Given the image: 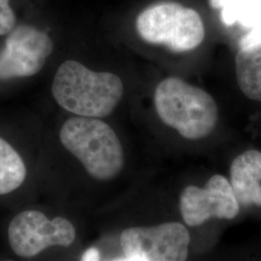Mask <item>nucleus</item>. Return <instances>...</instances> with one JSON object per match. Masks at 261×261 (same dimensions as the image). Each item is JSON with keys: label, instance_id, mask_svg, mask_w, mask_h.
Listing matches in <instances>:
<instances>
[{"label": "nucleus", "instance_id": "6", "mask_svg": "<svg viewBox=\"0 0 261 261\" xmlns=\"http://www.w3.org/2000/svg\"><path fill=\"white\" fill-rule=\"evenodd\" d=\"M190 233L180 223L130 227L120 236L125 257L132 261H186Z\"/></svg>", "mask_w": 261, "mask_h": 261}, {"label": "nucleus", "instance_id": "13", "mask_svg": "<svg viewBox=\"0 0 261 261\" xmlns=\"http://www.w3.org/2000/svg\"><path fill=\"white\" fill-rule=\"evenodd\" d=\"M17 25L18 16L12 0H0V36L8 35Z\"/></svg>", "mask_w": 261, "mask_h": 261}, {"label": "nucleus", "instance_id": "16", "mask_svg": "<svg viewBox=\"0 0 261 261\" xmlns=\"http://www.w3.org/2000/svg\"><path fill=\"white\" fill-rule=\"evenodd\" d=\"M115 261H132L130 259H128V258H125V259H119V260H115Z\"/></svg>", "mask_w": 261, "mask_h": 261}, {"label": "nucleus", "instance_id": "7", "mask_svg": "<svg viewBox=\"0 0 261 261\" xmlns=\"http://www.w3.org/2000/svg\"><path fill=\"white\" fill-rule=\"evenodd\" d=\"M74 225L65 218L48 220L35 210L17 215L9 224L8 240L11 249L21 257H33L51 246L69 247L75 241Z\"/></svg>", "mask_w": 261, "mask_h": 261}, {"label": "nucleus", "instance_id": "9", "mask_svg": "<svg viewBox=\"0 0 261 261\" xmlns=\"http://www.w3.org/2000/svg\"><path fill=\"white\" fill-rule=\"evenodd\" d=\"M261 152L246 151L230 166V185L241 206L261 207Z\"/></svg>", "mask_w": 261, "mask_h": 261}, {"label": "nucleus", "instance_id": "3", "mask_svg": "<svg viewBox=\"0 0 261 261\" xmlns=\"http://www.w3.org/2000/svg\"><path fill=\"white\" fill-rule=\"evenodd\" d=\"M62 145L84 166L94 179L108 181L124 167V151L112 127L100 118L74 116L59 132Z\"/></svg>", "mask_w": 261, "mask_h": 261}, {"label": "nucleus", "instance_id": "12", "mask_svg": "<svg viewBox=\"0 0 261 261\" xmlns=\"http://www.w3.org/2000/svg\"><path fill=\"white\" fill-rule=\"evenodd\" d=\"M222 17L227 25L240 20L243 25L252 28L248 35L261 37V0H227Z\"/></svg>", "mask_w": 261, "mask_h": 261}, {"label": "nucleus", "instance_id": "14", "mask_svg": "<svg viewBox=\"0 0 261 261\" xmlns=\"http://www.w3.org/2000/svg\"><path fill=\"white\" fill-rule=\"evenodd\" d=\"M81 261H100V252L96 248H89L84 252Z\"/></svg>", "mask_w": 261, "mask_h": 261}, {"label": "nucleus", "instance_id": "4", "mask_svg": "<svg viewBox=\"0 0 261 261\" xmlns=\"http://www.w3.org/2000/svg\"><path fill=\"white\" fill-rule=\"evenodd\" d=\"M137 32L144 42L187 53L201 45L204 23L196 10L176 2H161L143 10L136 19Z\"/></svg>", "mask_w": 261, "mask_h": 261}, {"label": "nucleus", "instance_id": "8", "mask_svg": "<svg viewBox=\"0 0 261 261\" xmlns=\"http://www.w3.org/2000/svg\"><path fill=\"white\" fill-rule=\"evenodd\" d=\"M180 211L189 226H199L209 219L231 220L240 209L230 182L221 174L210 178L204 188L188 186L180 196Z\"/></svg>", "mask_w": 261, "mask_h": 261}, {"label": "nucleus", "instance_id": "2", "mask_svg": "<svg viewBox=\"0 0 261 261\" xmlns=\"http://www.w3.org/2000/svg\"><path fill=\"white\" fill-rule=\"evenodd\" d=\"M153 102L161 121L186 140L204 139L218 123L219 109L214 98L180 77L169 76L160 82Z\"/></svg>", "mask_w": 261, "mask_h": 261}, {"label": "nucleus", "instance_id": "11", "mask_svg": "<svg viewBox=\"0 0 261 261\" xmlns=\"http://www.w3.org/2000/svg\"><path fill=\"white\" fill-rule=\"evenodd\" d=\"M27 173L24 162L17 150L0 137V196L21 186Z\"/></svg>", "mask_w": 261, "mask_h": 261}, {"label": "nucleus", "instance_id": "1", "mask_svg": "<svg viewBox=\"0 0 261 261\" xmlns=\"http://www.w3.org/2000/svg\"><path fill=\"white\" fill-rule=\"evenodd\" d=\"M51 93L62 109L75 116L103 118L112 114L124 95L121 79L110 72H95L75 60L58 67Z\"/></svg>", "mask_w": 261, "mask_h": 261}, {"label": "nucleus", "instance_id": "10", "mask_svg": "<svg viewBox=\"0 0 261 261\" xmlns=\"http://www.w3.org/2000/svg\"><path fill=\"white\" fill-rule=\"evenodd\" d=\"M235 74L243 94L261 102V37L243 38L235 57Z\"/></svg>", "mask_w": 261, "mask_h": 261}, {"label": "nucleus", "instance_id": "17", "mask_svg": "<svg viewBox=\"0 0 261 261\" xmlns=\"http://www.w3.org/2000/svg\"><path fill=\"white\" fill-rule=\"evenodd\" d=\"M6 261H14V260H6Z\"/></svg>", "mask_w": 261, "mask_h": 261}, {"label": "nucleus", "instance_id": "15", "mask_svg": "<svg viewBox=\"0 0 261 261\" xmlns=\"http://www.w3.org/2000/svg\"><path fill=\"white\" fill-rule=\"evenodd\" d=\"M210 5L214 9H219V8H224L225 3L227 0H209Z\"/></svg>", "mask_w": 261, "mask_h": 261}, {"label": "nucleus", "instance_id": "5", "mask_svg": "<svg viewBox=\"0 0 261 261\" xmlns=\"http://www.w3.org/2000/svg\"><path fill=\"white\" fill-rule=\"evenodd\" d=\"M0 47V81L37 75L54 51L46 31L29 23H18Z\"/></svg>", "mask_w": 261, "mask_h": 261}]
</instances>
